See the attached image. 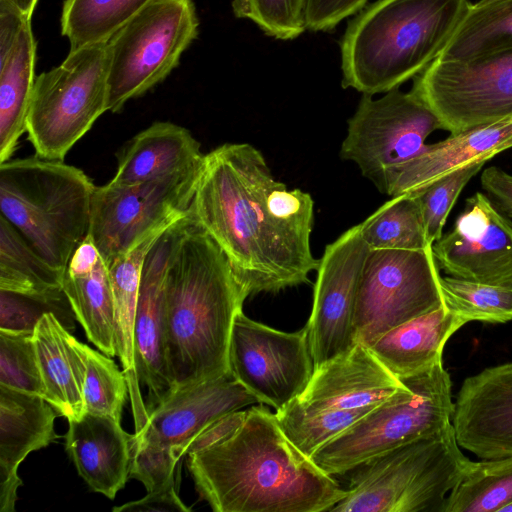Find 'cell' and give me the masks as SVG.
<instances>
[{"mask_svg": "<svg viewBox=\"0 0 512 512\" xmlns=\"http://www.w3.org/2000/svg\"><path fill=\"white\" fill-rule=\"evenodd\" d=\"M190 215L220 247L248 296L309 283L314 202L274 178L248 143L205 154Z\"/></svg>", "mask_w": 512, "mask_h": 512, "instance_id": "1", "label": "cell"}, {"mask_svg": "<svg viewBox=\"0 0 512 512\" xmlns=\"http://www.w3.org/2000/svg\"><path fill=\"white\" fill-rule=\"evenodd\" d=\"M185 456L197 492L215 512H323L347 495L263 406L248 409L222 438L197 437Z\"/></svg>", "mask_w": 512, "mask_h": 512, "instance_id": "2", "label": "cell"}, {"mask_svg": "<svg viewBox=\"0 0 512 512\" xmlns=\"http://www.w3.org/2000/svg\"><path fill=\"white\" fill-rule=\"evenodd\" d=\"M247 297L225 254L189 212L171 251L163 292L171 392L230 374L232 325Z\"/></svg>", "mask_w": 512, "mask_h": 512, "instance_id": "3", "label": "cell"}, {"mask_svg": "<svg viewBox=\"0 0 512 512\" xmlns=\"http://www.w3.org/2000/svg\"><path fill=\"white\" fill-rule=\"evenodd\" d=\"M469 0H376L341 39L342 87L375 95L414 79L442 52Z\"/></svg>", "mask_w": 512, "mask_h": 512, "instance_id": "4", "label": "cell"}, {"mask_svg": "<svg viewBox=\"0 0 512 512\" xmlns=\"http://www.w3.org/2000/svg\"><path fill=\"white\" fill-rule=\"evenodd\" d=\"M96 186L79 168L38 156L0 163V211L30 247L65 271L88 236Z\"/></svg>", "mask_w": 512, "mask_h": 512, "instance_id": "5", "label": "cell"}, {"mask_svg": "<svg viewBox=\"0 0 512 512\" xmlns=\"http://www.w3.org/2000/svg\"><path fill=\"white\" fill-rule=\"evenodd\" d=\"M472 463L451 425L351 469L347 495L329 512H441Z\"/></svg>", "mask_w": 512, "mask_h": 512, "instance_id": "6", "label": "cell"}, {"mask_svg": "<svg viewBox=\"0 0 512 512\" xmlns=\"http://www.w3.org/2000/svg\"><path fill=\"white\" fill-rule=\"evenodd\" d=\"M401 381L405 387L320 447L313 462L331 476L346 474L377 455L452 425V382L442 361Z\"/></svg>", "mask_w": 512, "mask_h": 512, "instance_id": "7", "label": "cell"}, {"mask_svg": "<svg viewBox=\"0 0 512 512\" xmlns=\"http://www.w3.org/2000/svg\"><path fill=\"white\" fill-rule=\"evenodd\" d=\"M255 403L257 398L231 374L172 391L147 411L145 424L132 436L130 478L147 489L165 484L209 425Z\"/></svg>", "mask_w": 512, "mask_h": 512, "instance_id": "8", "label": "cell"}, {"mask_svg": "<svg viewBox=\"0 0 512 512\" xmlns=\"http://www.w3.org/2000/svg\"><path fill=\"white\" fill-rule=\"evenodd\" d=\"M106 43L69 51L57 67L35 78L28 139L36 156L63 161L69 150L108 111Z\"/></svg>", "mask_w": 512, "mask_h": 512, "instance_id": "9", "label": "cell"}, {"mask_svg": "<svg viewBox=\"0 0 512 512\" xmlns=\"http://www.w3.org/2000/svg\"><path fill=\"white\" fill-rule=\"evenodd\" d=\"M192 0H152L106 43L107 109L120 112L127 101L162 82L198 36Z\"/></svg>", "mask_w": 512, "mask_h": 512, "instance_id": "10", "label": "cell"}, {"mask_svg": "<svg viewBox=\"0 0 512 512\" xmlns=\"http://www.w3.org/2000/svg\"><path fill=\"white\" fill-rule=\"evenodd\" d=\"M410 91L450 133L512 123V48L465 60L436 58Z\"/></svg>", "mask_w": 512, "mask_h": 512, "instance_id": "11", "label": "cell"}, {"mask_svg": "<svg viewBox=\"0 0 512 512\" xmlns=\"http://www.w3.org/2000/svg\"><path fill=\"white\" fill-rule=\"evenodd\" d=\"M432 252L369 249L359 280L354 325L367 347L390 329L444 306Z\"/></svg>", "mask_w": 512, "mask_h": 512, "instance_id": "12", "label": "cell"}, {"mask_svg": "<svg viewBox=\"0 0 512 512\" xmlns=\"http://www.w3.org/2000/svg\"><path fill=\"white\" fill-rule=\"evenodd\" d=\"M202 164L134 185L96 186L88 235L107 266L189 213Z\"/></svg>", "mask_w": 512, "mask_h": 512, "instance_id": "13", "label": "cell"}, {"mask_svg": "<svg viewBox=\"0 0 512 512\" xmlns=\"http://www.w3.org/2000/svg\"><path fill=\"white\" fill-rule=\"evenodd\" d=\"M437 129L435 114L411 91L395 88L377 99L363 94L348 120L340 157L356 163L382 191L389 174L420 153Z\"/></svg>", "mask_w": 512, "mask_h": 512, "instance_id": "14", "label": "cell"}, {"mask_svg": "<svg viewBox=\"0 0 512 512\" xmlns=\"http://www.w3.org/2000/svg\"><path fill=\"white\" fill-rule=\"evenodd\" d=\"M228 361L230 374L259 403L280 410L298 397L313 373L307 331L287 333L248 318L240 310L233 321Z\"/></svg>", "mask_w": 512, "mask_h": 512, "instance_id": "15", "label": "cell"}, {"mask_svg": "<svg viewBox=\"0 0 512 512\" xmlns=\"http://www.w3.org/2000/svg\"><path fill=\"white\" fill-rule=\"evenodd\" d=\"M368 251L358 224L328 244L319 259L312 312L305 326L314 370L358 343L354 313Z\"/></svg>", "mask_w": 512, "mask_h": 512, "instance_id": "16", "label": "cell"}, {"mask_svg": "<svg viewBox=\"0 0 512 512\" xmlns=\"http://www.w3.org/2000/svg\"><path fill=\"white\" fill-rule=\"evenodd\" d=\"M432 252L448 276L512 286V219L484 192L466 200L451 230L432 244Z\"/></svg>", "mask_w": 512, "mask_h": 512, "instance_id": "17", "label": "cell"}, {"mask_svg": "<svg viewBox=\"0 0 512 512\" xmlns=\"http://www.w3.org/2000/svg\"><path fill=\"white\" fill-rule=\"evenodd\" d=\"M403 387L367 346L357 343L315 369L304 391L282 409L316 413L374 408Z\"/></svg>", "mask_w": 512, "mask_h": 512, "instance_id": "18", "label": "cell"}, {"mask_svg": "<svg viewBox=\"0 0 512 512\" xmlns=\"http://www.w3.org/2000/svg\"><path fill=\"white\" fill-rule=\"evenodd\" d=\"M452 425L459 446L481 459L512 456V362L463 381Z\"/></svg>", "mask_w": 512, "mask_h": 512, "instance_id": "19", "label": "cell"}, {"mask_svg": "<svg viewBox=\"0 0 512 512\" xmlns=\"http://www.w3.org/2000/svg\"><path fill=\"white\" fill-rule=\"evenodd\" d=\"M184 217L169 226L156 240L146 255L141 273L134 325V355L138 382L148 389L147 411L172 389L164 353L163 292L169 258Z\"/></svg>", "mask_w": 512, "mask_h": 512, "instance_id": "20", "label": "cell"}, {"mask_svg": "<svg viewBox=\"0 0 512 512\" xmlns=\"http://www.w3.org/2000/svg\"><path fill=\"white\" fill-rule=\"evenodd\" d=\"M57 410L42 396L0 385V512H14L18 467L57 438Z\"/></svg>", "mask_w": 512, "mask_h": 512, "instance_id": "21", "label": "cell"}, {"mask_svg": "<svg viewBox=\"0 0 512 512\" xmlns=\"http://www.w3.org/2000/svg\"><path fill=\"white\" fill-rule=\"evenodd\" d=\"M512 148V123H496L450 133L426 144L416 156L393 170L382 192L391 197L422 190L441 177L478 161H489Z\"/></svg>", "mask_w": 512, "mask_h": 512, "instance_id": "22", "label": "cell"}, {"mask_svg": "<svg viewBox=\"0 0 512 512\" xmlns=\"http://www.w3.org/2000/svg\"><path fill=\"white\" fill-rule=\"evenodd\" d=\"M65 450L91 490L114 499L130 478L132 436L121 422L86 412L69 420Z\"/></svg>", "mask_w": 512, "mask_h": 512, "instance_id": "23", "label": "cell"}, {"mask_svg": "<svg viewBox=\"0 0 512 512\" xmlns=\"http://www.w3.org/2000/svg\"><path fill=\"white\" fill-rule=\"evenodd\" d=\"M63 292L88 340L102 353L116 356L114 299L109 270L89 235L67 265Z\"/></svg>", "mask_w": 512, "mask_h": 512, "instance_id": "24", "label": "cell"}, {"mask_svg": "<svg viewBox=\"0 0 512 512\" xmlns=\"http://www.w3.org/2000/svg\"><path fill=\"white\" fill-rule=\"evenodd\" d=\"M34 344L45 387V399L67 418L86 413L85 344L78 341L53 313L44 314L34 328Z\"/></svg>", "mask_w": 512, "mask_h": 512, "instance_id": "25", "label": "cell"}, {"mask_svg": "<svg viewBox=\"0 0 512 512\" xmlns=\"http://www.w3.org/2000/svg\"><path fill=\"white\" fill-rule=\"evenodd\" d=\"M205 154L190 131L172 122H155L136 134L117 153L109 181L129 186L200 166Z\"/></svg>", "mask_w": 512, "mask_h": 512, "instance_id": "26", "label": "cell"}, {"mask_svg": "<svg viewBox=\"0 0 512 512\" xmlns=\"http://www.w3.org/2000/svg\"><path fill=\"white\" fill-rule=\"evenodd\" d=\"M464 324L442 306L390 329L368 348L390 373L404 380L441 362L446 342Z\"/></svg>", "mask_w": 512, "mask_h": 512, "instance_id": "27", "label": "cell"}, {"mask_svg": "<svg viewBox=\"0 0 512 512\" xmlns=\"http://www.w3.org/2000/svg\"><path fill=\"white\" fill-rule=\"evenodd\" d=\"M165 230L147 237L108 265L114 299V345L128 382L135 432L143 427L148 416L140 393L134 355V325L140 279L147 253Z\"/></svg>", "mask_w": 512, "mask_h": 512, "instance_id": "28", "label": "cell"}, {"mask_svg": "<svg viewBox=\"0 0 512 512\" xmlns=\"http://www.w3.org/2000/svg\"><path fill=\"white\" fill-rule=\"evenodd\" d=\"M36 42L28 20L6 60L0 63V163L11 159L27 118L35 83Z\"/></svg>", "mask_w": 512, "mask_h": 512, "instance_id": "29", "label": "cell"}, {"mask_svg": "<svg viewBox=\"0 0 512 512\" xmlns=\"http://www.w3.org/2000/svg\"><path fill=\"white\" fill-rule=\"evenodd\" d=\"M65 271L46 262L0 216V290L43 299L65 298Z\"/></svg>", "mask_w": 512, "mask_h": 512, "instance_id": "30", "label": "cell"}, {"mask_svg": "<svg viewBox=\"0 0 512 512\" xmlns=\"http://www.w3.org/2000/svg\"><path fill=\"white\" fill-rule=\"evenodd\" d=\"M512 48V0H479L437 58L465 60Z\"/></svg>", "mask_w": 512, "mask_h": 512, "instance_id": "31", "label": "cell"}, {"mask_svg": "<svg viewBox=\"0 0 512 512\" xmlns=\"http://www.w3.org/2000/svg\"><path fill=\"white\" fill-rule=\"evenodd\" d=\"M369 249L426 250L432 247L415 192L391 197L360 223Z\"/></svg>", "mask_w": 512, "mask_h": 512, "instance_id": "32", "label": "cell"}, {"mask_svg": "<svg viewBox=\"0 0 512 512\" xmlns=\"http://www.w3.org/2000/svg\"><path fill=\"white\" fill-rule=\"evenodd\" d=\"M152 0H65L61 32L70 51L107 41Z\"/></svg>", "mask_w": 512, "mask_h": 512, "instance_id": "33", "label": "cell"}, {"mask_svg": "<svg viewBox=\"0 0 512 512\" xmlns=\"http://www.w3.org/2000/svg\"><path fill=\"white\" fill-rule=\"evenodd\" d=\"M512 503V456L473 462L441 512H500Z\"/></svg>", "mask_w": 512, "mask_h": 512, "instance_id": "34", "label": "cell"}, {"mask_svg": "<svg viewBox=\"0 0 512 512\" xmlns=\"http://www.w3.org/2000/svg\"><path fill=\"white\" fill-rule=\"evenodd\" d=\"M444 306L466 323H505L512 320V286L441 277Z\"/></svg>", "mask_w": 512, "mask_h": 512, "instance_id": "35", "label": "cell"}, {"mask_svg": "<svg viewBox=\"0 0 512 512\" xmlns=\"http://www.w3.org/2000/svg\"><path fill=\"white\" fill-rule=\"evenodd\" d=\"M86 374L84 400L86 412L111 417L121 422L127 400L128 382L110 356L85 345Z\"/></svg>", "mask_w": 512, "mask_h": 512, "instance_id": "36", "label": "cell"}, {"mask_svg": "<svg viewBox=\"0 0 512 512\" xmlns=\"http://www.w3.org/2000/svg\"><path fill=\"white\" fill-rule=\"evenodd\" d=\"M373 408L341 412L295 413L277 410L276 419L288 439L308 457L334 439Z\"/></svg>", "mask_w": 512, "mask_h": 512, "instance_id": "37", "label": "cell"}, {"mask_svg": "<svg viewBox=\"0 0 512 512\" xmlns=\"http://www.w3.org/2000/svg\"><path fill=\"white\" fill-rule=\"evenodd\" d=\"M33 333L0 329V385L45 397Z\"/></svg>", "mask_w": 512, "mask_h": 512, "instance_id": "38", "label": "cell"}, {"mask_svg": "<svg viewBox=\"0 0 512 512\" xmlns=\"http://www.w3.org/2000/svg\"><path fill=\"white\" fill-rule=\"evenodd\" d=\"M308 0H232L235 17L253 22L265 35L293 40L307 30Z\"/></svg>", "mask_w": 512, "mask_h": 512, "instance_id": "39", "label": "cell"}, {"mask_svg": "<svg viewBox=\"0 0 512 512\" xmlns=\"http://www.w3.org/2000/svg\"><path fill=\"white\" fill-rule=\"evenodd\" d=\"M485 163L486 161H478L466 165L415 192L420 201L427 235L432 244L443 234L447 217L460 193L480 172Z\"/></svg>", "mask_w": 512, "mask_h": 512, "instance_id": "40", "label": "cell"}, {"mask_svg": "<svg viewBox=\"0 0 512 512\" xmlns=\"http://www.w3.org/2000/svg\"><path fill=\"white\" fill-rule=\"evenodd\" d=\"M53 313L70 332L76 317L67 297L43 299L0 290V329L34 331L40 318Z\"/></svg>", "mask_w": 512, "mask_h": 512, "instance_id": "41", "label": "cell"}, {"mask_svg": "<svg viewBox=\"0 0 512 512\" xmlns=\"http://www.w3.org/2000/svg\"><path fill=\"white\" fill-rule=\"evenodd\" d=\"M369 0H308L307 30L330 31L363 9Z\"/></svg>", "mask_w": 512, "mask_h": 512, "instance_id": "42", "label": "cell"}, {"mask_svg": "<svg viewBox=\"0 0 512 512\" xmlns=\"http://www.w3.org/2000/svg\"><path fill=\"white\" fill-rule=\"evenodd\" d=\"M177 484L172 483L160 490L147 492L143 498L127 502L121 506L113 508L114 512H149V511H173V512H190L191 508L187 507L179 498L177 492Z\"/></svg>", "mask_w": 512, "mask_h": 512, "instance_id": "43", "label": "cell"}, {"mask_svg": "<svg viewBox=\"0 0 512 512\" xmlns=\"http://www.w3.org/2000/svg\"><path fill=\"white\" fill-rule=\"evenodd\" d=\"M480 184L496 207L512 219V174L490 166L481 173Z\"/></svg>", "mask_w": 512, "mask_h": 512, "instance_id": "44", "label": "cell"}, {"mask_svg": "<svg viewBox=\"0 0 512 512\" xmlns=\"http://www.w3.org/2000/svg\"><path fill=\"white\" fill-rule=\"evenodd\" d=\"M30 19L7 0H0V63L6 60Z\"/></svg>", "mask_w": 512, "mask_h": 512, "instance_id": "45", "label": "cell"}, {"mask_svg": "<svg viewBox=\"0 0 512 512\" xmlns=\"http://www.w3.org/2000/svg\"><path fill=\"white\" fill-rule=\"evenodd\" d=\"M13 4L24 16L32 18L38 0H7Z\"/></svg>", "mask_w": 512, "mask_h": 512, "instance_id": "46", "label": "cell"}, {"mask_svg": "<svg viewBox=\"0 0 512 512\" xmlns=\"http://www.w3.org/2000/svg\"><path fill=\"white\" fill-rule=\"evenodd\" d=\"M500 512H512V503L508 504Z\"/></svg>", "mask_w": 512, "mask_h": 512, "instance_id": "47", "label": "cell"}]
</instances>
